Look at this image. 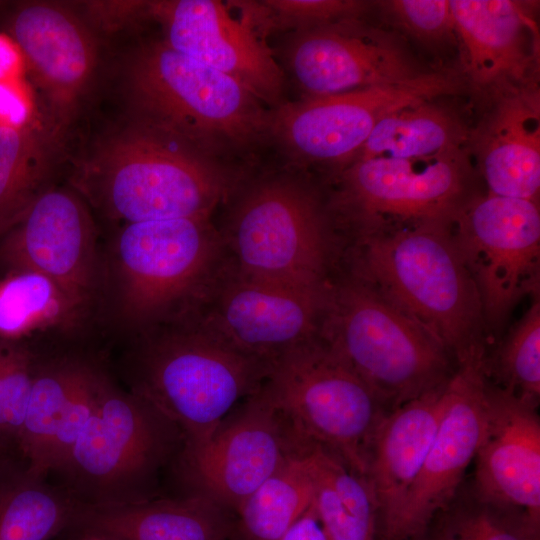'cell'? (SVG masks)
<instances>
[{
    "instance_id": "31",
    "label": "cell",
    "mask_w": 540,
    "mask_h": 540,
    "mask_svg": "<svg viewBox=\"0 0 540 540\" xmlns=\"http://www.w3.org/2000/svg\"><path fill=\"white\" fill-rule=\"evenodd\" d=\"M46 164L43 140L30 124L0 126V237L44 191Z\"/></svg>"
},
{
    "instance_id": "27",
    "label": "cell",
    "mask_w": 540,
    "mask_h": 540,
    "mask_svg": "<svg viewBox=\"0 0 540 540\" xmlns=\"http://www.w3.org/2000/svg\"><path fill=\"white\" fill-rule=\"evenodd\" d=\"M98 363L79 356L37 357L18 453L47 476L52 442L85 378Z\"/></svg>"
},
{
    "instance_id": "38",
    "label": "cell",
    "mask_w": 540,
    "mask_h": 540,
    "mask_svg": "<svg viewBox=\"0 0 540 540\" xmlns=\"http://www.w3.org/2000/svg\"><path fill=\"white\" fill-rule=\"evenodd\" d=\"M280 540H329L311 504Z\"/></svg>"
},
{
    "instance_id": "2",
    "label": "cell",
    "mask_w": 540,
    "mask_h": 540,
    "mask_svg": "<svg viewBox=\"0 0 540 540\" xmlns=\"http://www.w3.org/2000/svg\"><path fill=\"white\" fill-rule=\"evenodd\" d=\"M127 88L139 123L212 158L246 148L269 132L270 114L243 84L164 41L136 53Z\"/></svg>"
},
{
    "instance_id": "15",
    "label": "cell",
    "mask_w": 540,
    "mask_h": 540,
    "mask_svg": "<svg viewBox=\"0 0 540 540\" xmlns=\"http://www.w3.org/2000/svg\"><path fill=\"white\" fill-rule=\"evenodd\" d=\"M285 55L307 98L402 84L425 74L397 39L355 18L294 32Z\"/></svg>"
},
{
    "instance_id": "18",
    "label": "cell",
    "mask_w": 540,
    "mask_h": 540,
    "mask_svg": "<svg viewBox=\"0 0 540 540\" xmlns=\"http://www.w3.org/2000/svg\"><path fill=\"white\" fill-rule=\"evenodd\" d=\"M330 285L297 287L241 277L224 292L216 334L238 351L269 363L316 338Z\"/></svg>"
},
{
    "instance_id": "25",
    "label": "cell",
    "mask_w": 540,
    "mask_h": 540,
    "mask_svg": "<svg viewBox=\"0 0 540 540\" xmlns=\"http://www.w3.org/2000/svg\"><path fill=\"white\" fill-rule=\"evenodd\" d=\"M47 478L21 456L0 457V540H51L72 525L82 504Z\"/></svg>"
},
{
    "instance_id": "20",
    "label": "cell",
    "mask_w": 540,
    "mask_h": 540,
    "mask_svg": "<svg viewBox=\"0 0 540 540\" xmlns=\"http://www.w3.org/2000/svg\"><path fill=\"white\" fill-rule=\"evenodd\" d=\"M9 30L53 111L66 120L94 71L90 34L72 13L43 2L18 7Z\"/></svg>"
},
{
    "instance_id": "16",
    "label": "cell",
    "mask_w": 540,
    "mask_h": 540,
    "mask_svg": "<svg viewBox=\"0 0 540 540\" xmlns=\"http://www.w3.org/2000/svg\"><path fill=\"white\" fill-rule=\"evenodd\" d=\"M0 262L54 281L82 309L95 290L98 261L91 218L69 191H42L0 237Z\"/></svg>"
},
{
    "instance_id": "37",
    "label": "cell",
    "mask_w": 540,
    "mask_h": 540,
    "mask_svg": "<svg viewBox=\"0 0 540 540\" xmlns=\"http://www.w3.org/2000/svg\"><path fill=\"white\" fill-rule=\"evenodd\" d=\"M30 124V108L23 92L9 81L0 82V126L20 128Z\"/></svg>"
},
{
    "instance_id": "34",
    "label": "cell",
    "mask_w": 540,
    "mask_h": 540,
    "mask_svg": "<svg viewBox=\"0 0 540 540\" xmlns=\"http://www.w3.org/2000/svg\"><path fill=\"white\" fill-rule=\"evenodd\" d=\"M254 29L265 38L273 30L294 32L347 18H355L364 3L352 0L231 1Z\"/></svg>"
},
{
    "instance_id": "9",
    "label": "cell",
    "mask_w": 540,
    "mask_h": 540,
    "mask_svg": "<svg viewBox=\"0 0 540 540\" xmlns=\"http://www.w3.org/2000/svg\"><path fill=\"white\" fill-rule=\"evenodd\" d=\"M451 231L476 285L486 326L496 330L528 294L539 295V203L488 194L472 197Z\"/></svg>"
},
{
    "instance_id": "41",
    "label": "cell",
    "mask_w": 540,
    "mask_h": 540,
    "mask_svg": "<svg viewBox=\"0 0 540 540\" xmlns=\"http://www.w3.org/2000/svg\"><path fill=\"white\" fill-rule=\"evenodd\" d=\"M409 540H441V538L437 532L431 526H429V528L423 534Z\"/></svg>"
},
{
    "instance_id": "5",
    "label": "cell",
    "mask_w": 540,
    "mask_h": 540,
    "mask_svg": "<svg viewBox=\"0 0 540 540\" xmlns=\"http://www.w3.org/2000/svg\"><path fill=\"white\" fill-rule=\"evenodd\" d=\"M262 388L297 440L327 449L365 478L372 437L390 411L323 340L270 361Z\"/></svg>"
},
{
    "instance_id": "36",
    "label": "cell",
    "mask_w": 540,
    "mask_h": 540,
    "mask_svg": "<svg viewBox=\"0 0 540 540\" xmlns=\"http://www.w3.org/2000/svg\"><path fill=\"white\" fill-rule=\"evenodd\" d=\"M386 11L400 26L423 40H435L454 31L450 0H392Z\"/></svg>"
},
{
    "instance_id": "3",
    "label": "cell",
    "mask_w": 540,
    "mask_h": 540,
    "mask_svg": "<svg viewBox=\"0 0 540 540\" xmlns=\"http://www.w3.org/2000/svg\"><path fill=\"white\" fill-rule=\"evenodd\" d=\"M181 442L173 422L107 375L90 418L50 474L82 505L141 503L156 498L158 473Z\"/></svg>"
},
{
    "instance_id": "39",
    "label": "cell",
    "mask_w": 540,
    "mask_h": 540,
    "mask_svg": "<svg viewBox=\"0 0 540 540\" xmlns=\"http://www.w3.org/2000/svg\"><path fill=\"white\" fill-rule=\"evenodd\" d=\"M21 55L11 37L0 35V82L11 80L18 72Z\"/></svg>"
},
{
    "instance_id": "21",
    "label": "cell",
    "mask_w": 540,
    "mask_h": 540,
    "mask_svg": "<svg viewBox=\"0 0 540 540\" xmlns=\"http://www.w3.org/2000/svg\"><path fill=\"white\" fill-rule=\"evenodd\" d=\"M447 383L391 410L372 437L365 478L377 508V540L389 534L422 468L445 407Z\"/></svg>"
},
{
    "instance_id": "13",
    "label": "cell",
    "mask_w": 540,
    "mask_h": 540,
    "mask_svg": "<svg viewBox=\"0 0 540 540\" xmlns=\"http://www.w3.org/2000/svg\"><path fill=\"white\" fill-rule=\"evenodd\" d=\"M459 156L357 159L344 172V198L364 232L383 224L451 223L472 198L469 171Z\"/></svg>"
},
{
    "instance_id": "30",
    "label": "cell",
    "mask_w": 540,
    "mask_h": 540,
    "mask_svg": "<svg viewBox=\"0 0 540 540\" xmlns=\"http://www.w3.org/2000/svg\"><path fill=\"white\" fill-rule=\"evenodd\" d=\"M79 309L54 281L38 272H10L0 280L1 339L19 341L76 317Z\"/></svg>"
},
{
    "instance_id": "32",
    "label": "cell",
    "mask_w": 540,
    "mask_h": 540,
    "mask_svg": "<svg viewBox=\"0 0 540 540\" xmlns=\"http://www.w3.org/2000/svg\"><path fill=\"white\" fill-rule=\"evenodd\" d=\"M431 526L441 540H540V523L520 509L479 497L461 486Z\"/></svg>"
},
{
    "instance_id": "26",
    "label": "cell",
    "mask_w": 540,
    "mask_h": 540,
    "mask_svg": "<svg viewBox=\"0 0 540 540\" xmlns=\"http://www.w3.org/2000/svg\"><path fill=\"white\" fill-rule=\"evenodd\" d=\"M312 506L329 540H377V508L367 480L327 449L303 443Z\"/></svg>"
},
{
    "instance_id": "10",
    "label": "cell",
    "mask_w": 540,
    "mask_h": 540,
    "mask_svg": "<svg viewBox=\"0 0 540 540\" xmlns=\"http://www.w3.org/2000/svg\"><path fill=\"white\" fill-rule=\"evenodd\" d=\"M215 252L208 217L127 223L114 251L124 317L144 323L166 312L200 282Z\"/></svg>"
},
{
    "instance_id": "33",
    "label": "cell",
    "mask_w": 540,
    "mask_h": 540,
    "mask_svg": "<svg viewBox=\"0 0 540 540\" xmlns=\"http://www.w3.org/2000/svg\"><path fill=\"white\" fill-rule=\"evenodd\" d=\"M487 378L520 398L539 404L540 398V300L533 301L511 328L496 354L484 361Z\"/></svg>"
},
{
    "instance_id": "11",
    "label": "cell",
    "mask_w": 540,
    "mask_h": 540,
    "mask_svg": "<svg viewBox=\"0 0 540 540\" xmlns=\"http://www.w3.org/2000/svg\"><path fill=\"white\" fill-rule=\"evenodd\" d=\"M297 447L261 385L209 440L182 446L179 471L189 493L208 496L234 513Z\"/></svg>"
},
{
    "instance_id": "1",
    "label": "cell",
    "mask_w": 540,
    "mask_h": 540,
    "mask_svg": "<svg viewBox=\"0 0 540 540\" xmlns=\"http://www.w3.org/2000/svg\"><path fill=\"white\" fill-rule=\"evenodd\" d=\"M361 278L431 333L457 366L484 362L486 326L451 223L384 225L364 232Z\"/></svg>"
},
{
    "instance_id": "12",
    "label": "cell",
    "mask_w": 540,
    "mask_h": 540,
    "mask_svg": "<svg viewBox=\"0 0 540 540\" xmlns=\"http://www.w3.org/2000/svg\"><path fill=\"white\" fill-rule=\"evenodd\" d=\"M451 84L442 74L425 73L402 84L306 98L270 114L269 132L299 160H352L382 118L449 92Z\"/></svg>"
},
{
    "instance_id": "6",
    "label": "cell",
    "mask_w": 540,
    "mask_h": 540,
    "mask_svg": "<svg viewBox=\"0 0 540 540\" xmlns=\"http://www.w3.org/2000/svg\"><path fill=\"white\" fill-rule=\"evenodd\" d=\"M93 181L109 211L127 223L208 217L227 188L212 157L139 122L105 144Z\"/></svg>"
},
{
    "instance_id": "23",
    "label": "cell",
    "mask_w": 540,
    "mask_h": 540,
    "mask_svg": "<svg viewBox=\"0 0 540 540\" xmlns=\"http://www.w3.org/2000/svg\"><path fill=\"white\" fill-rule=\"evenodd\" d=\"M478 156L488 194L539 201L540 102L537 92L523 89L500 99L482 129Z\"/></svg>"
},
{
    "instance_id": "42",
    "label": "cell",
    "mask_w": 540,
    "mask_h": 540,
    "mask_svg": "<svg viewBox=\"0 0 540 540\" xmlns=\"http://www.w3.org/2000/svg\"><path fill=\"white\" fill-rule=\"evenodd\" d=\"M6 455H11V454H6V453L0 451V457L6 456Z\"/></svg>"
},
{
    "instance_id": "7",
    "label": "cell",
    "mask_w": 540,
    "mask_h": 540,
    "mask_svg": "<svg viewBox=\"0 0 540 540\" xmlns=\"http://www.w3.org/2000/svg\"><path fill=\"white\" fill-rule=\"evenodd\" d=\"M268 363L212 332H183L154 340L136 357L132 392L181 431L184 446L210 439L233 407L262 385Z\"/></svg>"
},
{
    "instance_id": "29",
    "label": "cell",
    "mask_w": 540,
    "mask_h": 540,
    "mask_svg": "<svg viewBox=\"0 0 540 540\" xmlns=\"http://www.w3.org/2000/svg\"><path fill=\"white\" fill-rule=\"evenodd\" d=\"M463 138L456 118L426 101L382 118L353 161L370 157L429 158L459 152Z\"/></svg>"
},
{
    "instance_id": "35",
    "label": "cell",
    "mask_w": 540,
    "mask_h": 540,
    "mask_svg": "<svg viewBox=\"0 0 540 540\" xmlns=\"http://www.w3.org/2000/svg\"><path fill=\"white\" fill-rule=\"evenodd\" d=\"M36 359L19 341L0 338V451L6 454L18 448Z\"/></svg>"
},
{
    "instance_id": "8",
    "label": "cell",
    "mask_w": 540,
    "mask_h": 540,
    "mask_svg": "<svg viewBox=\"0 0 540 540\" xmlns=\"http://www.w3.org/2000/svg\"><path fill=\"white\" fill-rule=\"evenodd\" d=\"M231 228L242 277L297 287L327 283L329 229L301 183L275 178L257 184L239 203Z\"/></svg>"
},
{
    "instance_id": "14",
    "label": "cell",
    "mask_w": 540,
    "mask_h": 540,
    "mask_svg": "<svg viewBox=\"0 0 540 540\" xmlns=\"http://www.w3.org/2000/svg\"><path fill=\"white\" fill-rule=\"evenodd\" d=\"M486 380L484 363L457 366L422 468L385 540L423 534L455 497L482 440Z\"/></svg>"
},
{
    "instance_id": "22",
    "label": "cell",
    "mask_w": 540,
    "mask_h": 540,
    "mask_svg": "<svg viewBox=\"0 0 540 540\" xmlns=\"http://www.w3.org/2000/svg\"><path fill=\"white\" fill-rule=\"evenodd\" d=\"M464 64L480 86L521 81L536 56V24L522 2L450 0Z\"/></svg>"
},
{
    "instance_id": "4",
    "label": "cell",
    "mask_w": 540,
    "mask_h": 540,
    "mask_svg": "<svg viewBox=\"0 0 540 540\" xmlns=\"http://www.w3.org/2000/svg\"><path fill=\"white\" fill-rule=\"evenodd\" d=\"M319 338L388 411L443 386L457 368L431 333L362 278L330 287Z\"/></svg>"
},
{
    "instance_id": "28",
    "label": "cell",
    "mask_w": 540,
    "mask_h": 540,
    "mask_svg": "<svg viewBox=\"0 0 540 540\" xmlns=\"http://www.w3.org/2000/svg\"><path fill=\"white\" fill-rule=\"evenodd\" d=\"M312 501V476L299 443L284 463L235 510L237 540H280Z\"/></svg>"
},
{
    "instance_id": "17",
    "label": "cell",
    "mask_w": 540,
    "mask_h": 540,
    "mask_svg": "<svg viewBox=\"0 0 540 540\" xmlns=\"http://www.w3.org/2000/svg\"><path fill=\"white\" fill-rule=\"evenodd\" d=\"M148 6L171 48L234 78L261 102H277L283 73L265 38L241 15L235 17L229 3L173 0Z\"/></svg>"
},
{
    "instance_id": "19",
    "label": "cell",
    "mask_w": 540,
    "mask_h": 540,
    "mask_svg": "<svg viewBox=\"0 0 540 540\" xmlns=\"http://www.w3.org/2000/svg\"><path fill=\"white\" fill-rule=\"evenodd\" d=\"M485 404V427L471 487L479 497L520 509L540 523L538 405L489 379Z\"/></svg>"
},
{
    "instance_id": "40",
    "label": "cell",
    "mask_w": 540,
    "mask_h": 540,
    "mask_svg": "<svg viewBox=\"0 0 540 540\" xmlns=\"http://www.w3.org/2000/svg\"><path fill=\"white\" fill-rule=\"evenodd\" d=\"M57 540H118L113 536L104 532L79 527L71 526L67 528L61 535L57 537Z\"/></svg>"
},
{
    "instance_id": "24",
    "label": "cell",
    "mask_w": 540,
    "mask_h": 540,
    "mask_svg": "<svg viewBox=\"0 0 540 540\" xmlns=\"http://www.w3.org/2000/svg\"><path fill=\"white\" fill-rule=\"evenodd\" d=\"M71 526L118 540H237L234 513L199 493L123 506L81 505Z\"/></svg>"
}]
</instances>
